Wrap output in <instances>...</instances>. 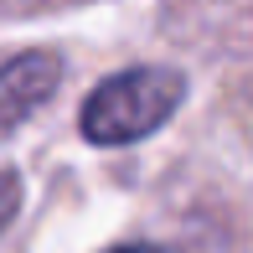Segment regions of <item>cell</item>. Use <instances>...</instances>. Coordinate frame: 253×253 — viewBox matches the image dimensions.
Instances as JSON below:
<instances>
[{
	"label": "cell",
	"instance_id": "1",
	"mask_svg": "<svg viewBox=\"0 0 253 253\" xmlns=\"http://www.w3.org/2000/svg\"><path fill=\"white\" fill-rule=\"evenodd\" d=\"M186 98V78L176 67H129L114 73L83 103V134L93 145H134L155 134Z\"/></svg>",
	"mask_w": 253,
	"mask_h": 253
},
{
	"label": "cell",
	"instance_id": "2",
	"mask_svg": "<svg viewBox=\"0 0 253 253\" xmlns=\"http://www.w3.org/2000/svg\"><path fill=\"white\" fill-rule=\"evenodd\" d=\"M62 83V57L52 52H21L0 67V129H16L21 119L42 109Z\"/></svg>",
	"mask_w": 253,
	"mask_h": 253
},
{
	"label": "cell",
	"instance_id": "3",
	"mask_svg": "<svg viewBox=\"0 0 253 253\" xmlns=\"http://www.w3.org/2000/svg\"><path fill=\"white\" fill-rule=\"evenodd\" d=\"M16 207H21V181H16V170H0V233L16 217Z\"/></svg>",
	"mask_w": 253,
	"mask_h": 253
}]
</instances>
